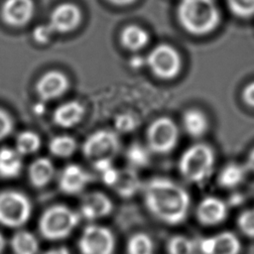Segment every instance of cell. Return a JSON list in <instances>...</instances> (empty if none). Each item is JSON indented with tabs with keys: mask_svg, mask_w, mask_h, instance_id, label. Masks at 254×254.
<instances>
[{
	"mask_svg": "<svg viewBox=\"0 0 254 254\" xmlns=\"http://www.w3.org/2000/svg\"><path fill=\"white\" fill-rule=\"evenodd\" d=\"M148 211L160 221L177 225L188 216L190 198L185 188L167 178H153L143 188Z\"/></svg>",
	"mask_w": 254,
	"mask_h": 254,
	"instance_id": "cell-1",
	"label": "cell"
},
{
	"mask_svg": "<svg viewBox=\"0 0 254 254\" xmlns=\"http://www.w3.org/2000/svg\"><path fill=\"white\" fill-rule=\"evenodd\" d=\"M178 18L188 33L203 36L217 28L220 12L214 0H181Z\"/></svg>",
	"mask_w": 254,
	"mask_h": 254,
	"instance_id": "cell-2",
	"label": "cell"
},
{
	"mask_svg": "<svg viewBox=\"0 0 254 254\" xmlns=\"http://www.w3.org/2000/svg\"><path fill=\"white\" fill-rule=\"evenodd\" d=\"M215 156L212 148L204 143H196L184 151L179 160L182 177L191 184H203L212 174Z\"/></svg>",
	"mask_w": 254,
	"mask_h": 254,
	"instance_id": "cell-3",
	"label": "cell"
},
{
	"mask_svg": "<svg viewBox=\"0 0 254 254\" xmlns=\"http://www.w3.org/2000/svg\"><path fill=\"white\" fill-rule=\"evenodd\" d=\"M80 215L64 204L48 207L40 216L39 231L47 240H62L70 235L77 226Z\"/></svg>",
	"mask_w": 254,
	"mask_h": 254,
	"instance_id": "cell-4",
	"label": "cell"
},
{
	"mask_svg": "<svg viewBox=\"0 0 254 254\" xmlns=\"http://www.w3.org/2000/svg\"><path fill=\"white\" fill-rule=\"evenodd\" d=\"M81 149L85 159L99 171L112 164L120 150V140L114 131L101 129L91 133L83 142Z\"/></svg>",
	"mask_w": 254,
	"mask_h": 254,
	"instance_id": "cell-5",
	"label": "cell"
},
{
	"mask_svg": "<svg viewBox=\"0 0 254 254\" xmlns=\"http://www.w3.org/2000/svg\"><path fill=\"white\" fill-rule=\"evenodd\" d=\"M31 213L32 203L26 194L14 190L0 192V224L21 227L29 221Z\"/></svg>",
	"mask_w": 254,
	"mask_h": 254,
	"instance_id": "cell-6",
	"label": "cell"
},
{
	"mask_svg": "<svg viewBox=\"0 0 254 254\" xmlns=\"http://www.w3.org/2000/svg\"><path fill=\"white\" fill-rule=\"evenodd\" d=\"M146 138L147 147L152 153L165 155L176 148L179 141V128L173 119L162 116L151 122Z\"/></svg>",
	"mask_w": 254,
	"mask_h": 254,
	"instance_id": "cell-7",
	"label": "cell"
},
{
	"mask_svg": "<svg viewBox=\"0 0 254 254\" xmlns=\"http://www.w3.org/2000/svg\"><path fill=\"white\" fill-rule=\"evenodd\" d=\"M146 64L156 77L170 80L180 73L182 60L175 48L168 44H160L149 53L146 58Z\"/></svg>",
	"mask_w": 254,
	"mask_h": 254,
	"instance_id": "cell-8",
	"label": "cell"
},
{
	"mask_svg": "<svg viewBox=\"0 0 254 254\" xmlns=\"http://www.w3.org/2000/svg\"><path fill=\"white\" fill-rule=\"evenodd\" d=\"M77 245L81 254H113L115 237L109 228L89 224L82 230Z\"/></svg>",
	"mask_w": 254,
	"mask_h": 254,
	"instance_id": "cell-9",
	"label": "cell"
},
{
	"mask_svg": "<svg viewBox=\"0 0 254 254\" xmlns=\"http://www.w3.org/2000/svg\"><path fill=\"white\" fill-rule=\"evenodd\" d=\"M69 87L68 77L60 70H49L43 73L36 82L35 89L43 101H51L64 95Z\"/></svg>",
	"mask_w": 254,
	"mask_h": 254,
	"instance_id": "cell-10",
	"label": "cell"
},
{
	"mask_svg": "<svg viewBox=\"0 0 254 254\" xmlns=\"http://www.w3.org/2000/svg\"><path fill=\"white\" fill-rule=\"evenodd\" d=\"M81 21L79 8L72 3H62L58 5L50 15L49 28L55 34L67 33L75 29Z\"/></svg>",
	"mask_w": 254,
	"mask_h": 254,
	"instance_id": "cell-11",
	"label": "cell"
},
{
	"mask_svg": "<svg viewBox=\"0 0 254 254\" xmlns=\"http://www.w3.org/2000/svg\"><path fill=\"white\" fill-rule=\"evenodd\" d=\"M198 249L202 254H239L241 243L234 233L223 231L201 239Z\"/></svg>",
	"mask_w": 254,
	"mask_h": 254,
	"instance_id": "cell-12",
	"label": "cell"
},
{
	"mask_svg": "<svg viewBox=\"0 0 254 254\" xmlns=\"http://www.w3.org/2000/svg\"><path fill=\"white\" fill-rule=\"evenodd\" d=\"M112 200L103 192L92 191L84 194L80 200V216L87 220L106 217L113 211Z\"/></svg>",
	"mask_w": 254,
	"mask_h": 254,
	"instance_id": "cell-13",
	"label": "cell"
},
{
	"mask_svg": "<svg viewBox=\"0 0 254 254\" xmlns=\"http://www.w3.org/2000/svg\"><path fill=\"white\" fill-rule=\"evenodd\" d=\"M91 176L76 164L66 165L59 176V189L64 194H77L90 183Z\"/></svg>",
	"mask_w": 254,
	"mask_h": 254,
	"instance_id": "cell-14",
	"label": "cell"
},
{
	"mask_svg": "<svg viewBox=\"0 0 254 254\" xmlns=\"http://www.w3.org/2000/svg\"><path fill=\"white\" fill-rule=\"evenodd\" d=\"M34 11L33 0H5L1 6L0 14L7 25L21 27L32 19Z\"/></svg>",
	"mask_w": 254,
	"mask_h": 254,
	"instance_id": "cell-15",
	"label": "cell"
},
{
	"mask_svg": "<svg viewBox=\"0 0 254 254\" xmlns=\"http://www.w3.org/2000/svg\"><path fill=\"white\" fill-rule=\"evenodd\" d=\"M228 213L226 203L215 196H206L197 204L195 214L197 220L205 226H213L225 220Z\"/></svg>",
	"mask_w": 254,
	"mask_h": 254,
	"instance_id": "cell-16",
	"label": "cell"
},
{
	"mask_svg": "<svg viewBox=\"0 0 254 254\" xmlns=\"http://www.w3.org/2000/svg\"><path fill=\"white\" fill-rule=\"evenodd\" d=\"M84 106L76 100H70L59 105L53 113L54 123L62 128H71L77 125L84 116Z\"/></svg>",
	"mask_w": 254,
	"mask_h": 254,
	"instance_id": "cell-17",
	"label": "cell"
},
{
	"mask_svg": "<svg viewBox=\"0 0 254 254\" xmlns=\"http://www.w3.org/2000/svg\"><path fill=\"white\" fill-rule=\"evenodd\" d=\"M55 173L56 169L53 162L46 157H40L30 164L28 169V179L32 187L43 189L51 183Z\"/></svg>",
	"mask_w": 254,
	"mask_h": 254,
	"instance_id": "cell-18",
	"label": "cell"
},
{
	"mask_svg": "<svg viewBox=\"0 0 254 254\" xmlns=\"http://www.w3.org/2000/svg\"><path fill=\"white\" fill-rule=\"evenodd\" d=\"M141 182L133 168L117 170L115 179L110 186L119 196L121 197H131L140 189Z\"/></svg>",
	"mask_w": 254,
	"mask_h": 254,
	"instance_id": "cell-19",
	"label": "cell"
},
{
	"mask_svg": "<svg viewBox=\"0 0 254 254\" xmlns=\"http://www.w3.org/2000/svg\"><path fill=\"white\" fill-rule=\"evenodd\" d=\"M22 168V156L15 149H0V178L15 179L21 174Z\"/></svg>",
	"mask_w": 254,
	"mask_h": 254,
	"instance_id": "cell-20",
	"label": "cell"
},
{
	"mask_svg": "<svg viewBox=\"0 0 254 254\" xmlns=\"http://www.w3.org/2000/svg\"><path fill=\"white\" fill-rule=\"evenodd\" d=\"M183 127L192 138L203 136L208 129V120L203 112L197 109H188L183 114Z\"/></svg>",
	"mask_w": 254,
	"mask_h": 254,
	"instance_id": "cell-21",
	"label": "cell"
},
{
	"mask_svg": "<svg viewBox=\"0 0 254 254\" xmlns=\"http://www.w3.org/2000/svg\"><path fill=\"white\" fill-rule=\"evenodd\" d=\"M120 41L125 49L136 52L148 44L149 35L143 28L137 25H130L123 29Z\"/></svg>",
	"mask_w": 254,
	"mask_h": 254,
	"instance_id": "cell-22",
	"label": "cell"
},
{
	"mask_svg": "<svg viewBox=\"0 0 254 254\" xmlns=\"http://www.w3.org/2000/svg\"><path fill=\"white\" fill-rule=\"evenodd\" d=\"M247 171L246 166L230 163L223 167L220 171L217 178V183L223 189L236 188L244 181Z\"/></svg>",
	"mask_w": 254,
	"mask_h": 254,
	"instance_id": "cell-23",
	"label": "cell"
},
{
	"mask_svg": "<svg viewBox=\"0 0 254 254\" xmlns=\"http://www.w3.org/2000/svg\"><path fill=\"white\" fill-rule=\"evenodd\" d=\"M10 245L14 254H37L39 241L36 236L28 230H19L11 238Z\"/></svg>",
	"mask_w": 254,
	"mask_h": 254,
	"instance_id": "cell-24",
	"label": "cell"
},
{
	"mask_svg": "<svg viewBox=\"0 0 254 254\" xmlns=\"http://www.w3.org/2000/svg\"><path fill=\"white\" fill-rule=\"evenodd\" d=\"M77 143L69 135H58L49 142L48 149L50 153L58 158H69L76 151Z\"/></svg>",
	"mask_w": 254,
	"mask_h": 254,
	"instance_id": "cell-25",
	"label": "cell"
},
{
	"mask_svg": "<svg viewBox=\"0 0 254 254\" xmlns=\"http://www.w3.org/2000/svg\"><path fill=\"white\" fill-rule=\"evenodd\" d=\"M15 146V150L21 156L32 155L40 150L42 146V140L36 132L25 130L17 135Z\"/></svg>",
	"mask_w": 254,
	"mask_h": 254,
	"instance_id": "cell-26",
	"label": "cell"
},
{
	"mask_svg": "<svg viewBox=\"0 0 254 254\" xmlns=\"http://www.w3.org/2000/svg\"><path fill=\"white\" fill-rule=\"evenodd\" d=\"M154 243L151 237L143 232L133 234L127 242V254H153Z\"/></svg>",
	"mask_w": 254,
	"mask_h": 254,
	"instance_id": "cell-27",
	"label": "cell"
},
{
	"mask_svg": "<svg viewBox=\"0 0 254 254\" xmlns=\"http://www.w3.org/2000/svg\"><path fill=\"white\" fill-rule=\"evenodd\" d=\"M150 150L147 146L141 143H133L129 146L126 152V158L132 168L146 167L150 162Z\"/></svg>",
	"mask_w": 254,
	"mask_h": 254,
	"instance_id": "cell-28",
	"label": "cell"
},
{
	"mask_svg": "<svg viewBox=\"0 0 254 254\" xmlns=\"http://www.w3.org/2000/svg\"><path fill=\"white\" fill-rule=\"evenodd\" d=\"M195 248L193 240L184 235H175L167 242L168 254H193Z\"/></svg>",
	"mask_w": 254,
	"mask_h": 254,
	"instance_id": "cell-29",
	"label": "cell"
},
{
	"mask_svg": "<svg viewBox=\"0 0 254 254\" xmlns=\"http://www.w3.org/2000/svg\"><path fill=\"white\" fill-rule=\"evenodd\" d=\"M229 11L236 17L247 19L254 16V0H226Z\"/></svg>",
	"mask_w": 254,
	"mask_h": 254,
	"instance_id": "cell-30",
	"label": "cell"
},
{
	"mask_svg": "<svg viewBox=\"0 0 254 254\" xmlns=\"http://www.w3.org/2000/svg\"><path fill=\"white\" fill-rule=\"evenodd\" d=\"M137 125H138L137 119L135 118L134 115H132L130 113L118 114L114 120L115 129L117 131L123 132V133H129V132L134 131L136 129Z\"/></svg>",
	"mask_w": 254,
	"mask_h": 254,
	"instance_id": "cell-31",
	"label": "cell"
},
{
	"mask_svg": "<svg viewBox=\"0 0 254 254\" xmlns=\"http://www.w3.org/2000/svg\"><path fill=\"white\" fill-rule=\"evenodd\" d=\"M240 231L251 238H254V208L243 211L237 220Z\"/></svg>",
	"mask_w": 254,
	"mask_h": 254,
	"instance_id": "cell-32",
	"label": "cell"
},
{
	"mask_svg": "<svg viewBox=\"0 0 254 254\" xmlns=\"http://www.w3.org/2000/svg\"><path fill=\"white\" fill-rule=\"evenodd\" d=\"M13 119L5 110L0 108V141L8 137L13 131Z\"/></svg>",
	"mask_w": 254,
	"mask_h": 254,
	"instance_id": "cell-33",
	"label": "cell"
},
{
	"mask_svg": "<svg viewBox=\"0 0 254 254\" xmlns=\"http://www.w3.org/2000/svg\"><path fill=\"white\" fill-rule=\"evenodd\" d=\"M32 35L37 43L47 44L50 41L51 37L54 35V33L49 28L48 24H41L34 28Z\"/></svg>",
	"mask_w": 254,
	"mask_h": 254,
	"instance_id": "cell-34",
	"label": "cell"
},
{
	"mask_svg": "<svg viewBox=\"0 0 254 254\" xmlns=\"http://www.w3.org/2000/svg\"><path fill=\"white\" fill-rule=\"evenodd\" d=\"M243 101L250 107L254 108V81L248 83L242 91Z\"/></svg>",
	"mask_w": 254,
	"mask_h": 254,
	"instance_id": "cell-35",
	"label": "cell"
},
{
	"mask_svg": "<svg viewBox=\"0 0 254 254\" xmlns=\"http://www.w3.org/2000/svg\"><path fill=\"white\" fill-rule=\"evenodd\" d=\"M144 64H146V59L144 60L142 57H139V56H136V57H133L130 61V65L132 67H135V68H139L141 67Z\"/></svg>",
	"mask_w": 254,
	"mask_h": 254,
	"instance_id": "cell-36",
	"label": "cell"
},
{
	"mask_svg": "<svg viewBox=\"0 0 254 254\" xmlns=\"http://www.w3.org/2000/svg\"><path fill=\"white\" fill-rule=\"evenodd\" d=\"M44 254H70L68 249L66 247H57V248H51L47 250Z\"/></svg>",
	"mask_w": 254,
	"mask_h": 254,
	"instance_id": "cell-37",
	"label": "cell"
},
{
	"mask_svg": "<svg viewBox=\"0 0 254 254\" xmlns=\"http://www.w3.org/2000/svg\"><path fill=\"white\" fill-rule=\"evenodd\" d=\"M247 170L252 171L254 173V148L250 151L248 157H247V161L245 164Z\"/></svg>",
	"mask_w": 254,
	"mask_h": 254,
	"instance_id": "cell-38",
	"label": "cell"
},
{
	"mask_svg": "<svg viewBox=\"0 0 254 254\" xmlns=\"http://www.w3.org/2000/svg\"><path fill=\"white\" fill-rule=\"evenodd\" d=\"M107 1L116 5H126V4L132 3L134 0H107Z\"/></svg>",
	"mask_w": 254,
	"mask_h": 254,
	"instance_id": "cell-39",
	"label": "cell"
},
{
	"mask_svg": "<svg viewBox=\"0 0 254 254\" xmlns=\"http://www.w3.org/2000/svg\"><path fill=\"white\" fill-rule=\"evenodd\" d=\"M5 246H6V240H5L4 236L0 233V254L4 251Z\"/></svg>",
	"mask_w": 254,
	"mask_h": 254,
	"instance_id": "cell-40",
	"label": "cell"
}]
</instances>
